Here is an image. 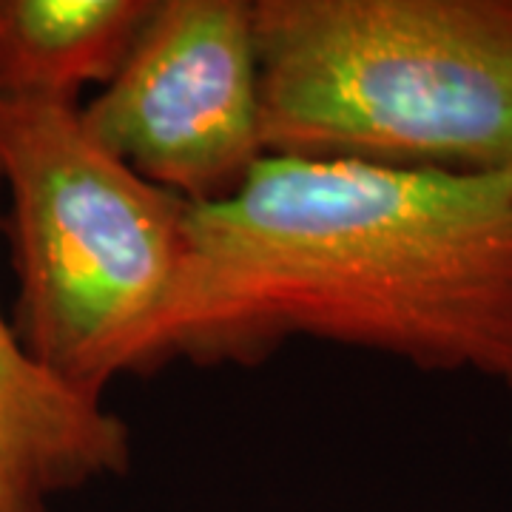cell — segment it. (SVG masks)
<instances>
[{"label":"cell","mask_w":512,"mask_h":512,"mask_svg":"<svg viewBox=\"0 0 512 512\" xmlns=\"http://www.w3.org/2000/svg\"><path fill=\"white\" fill-rule=\"evenodd\" d=\"M180 282L148 376L254 367L322 339L512 396V174L265 157L188 211Z\"/></svg>","instance_id":"obj_1"},{"label":"cell","mask_w":512,"mask_h":512,"mask_svg":"<svg viewBox=\"0 0 512 512\" xmlns=\"http://www.w3.org/2000/svg\"><path fill=\"white\" fill-rule=\"evenodd\" d=\"M265 157L512 171V0H254Z\"/></svg>","instance_id":"obj_2"},{"label":"cell","mask_w":512,"mask_h":512,"mask_svg":"<svg viewBox=\"0 0 512 512\" xmlns=\"http://www.w3.org/2000/svg\"><path fill=\"white\" fill-rule=\"evenodd\" d=\"M0 183L26 353L100 402L114 379L148 376L191 205L117 160L66 103L0 100Z\"/></svg>","instance_id":"obj_3"},{"label":"cell","mask_w":512,"mask_h":512,"mask_svg":"<svg viewBox=\"0 0 512 512\" xmlns=\"http://www.w3.org/2000/svg\"><path fill=\"white\" fill-rule=\"evenodd\" d=\"M83 126L194 208L231 200L265 160L254 0H157Z\"/></svg>","instance_id":"obj_4"},{"label":"cell","mask_w":512,"mask_h":512,"mask_svg":"<svg viewBox=\"0 0 512 512\" xmlns=\"http://www.w3.org/2000/svg\"><path fill=\"white\" fill-rule=\"evenodd\" d=\"M131 461L128 421L37 365L0 308V512H49L57 495L128 476Z\"/></svg>","instance_id":"obj_5"},{"label":"cell","mask_w":512,"mask_h":512,"mask_svg":"<svg viewBox=\"0 0 512 512\" xmlns=\"http://www.w3.org/2000/svg\"><path fill=\"white\" fill-rule=\"evenodd\" d=\"M157 0H0V100L80 106L109 86Z\"/></svg>","instance_id":"obj_6"},{"label":"cell","mask_w":512,"mask_h":512,"mask_svg":"<svg viewBox=\"0 0 512 512\" xmlns=\"http://www.w3.org/2000/svg\"><path fill=\"white\" fill-rule=\"evenodd\" d=\"M510 174H512V171H510Z\"/></svg>","instance_id":"obj_7"}]
</instances>
